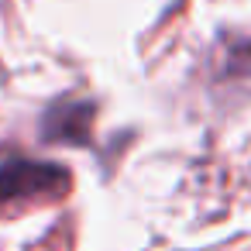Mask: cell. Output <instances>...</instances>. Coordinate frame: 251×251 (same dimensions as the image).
I'll list each match as a JSON object with an SVG mask.
<instances>
[{"label":"cell","mask_w":251,"mask_h":251,"mask_svg":"<svg viewBox=\"0 0 251 251\" xmlns=\"http://www.w3.org/2000/svg\"><path fill=\"white\" fill-rule=\"evenodd\" d=\"M73 176L69 169L55 162H35V158H7L0 165V210L21 203V200H38V196H62L69 189Z\"/></svg>","instance_id":"6da1fadb"},{"label":"cell","mask_w":251,"mask_h":251,"mask_svg":"<svg viewBox=\"0 0 251 251\" xmlns=\"http://www.w3.org/2000/svg\"><path fill=\"white\" fill-rule=\"evenodd\" d=\"M93 103H59L45 114L42 134L45 141H69V145H86L90 141V124H93Z\"/></svg>","instance_id":"7a4b0ae2"}]
</instances>
